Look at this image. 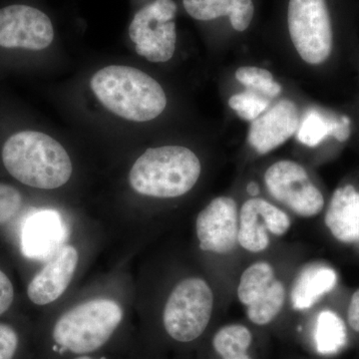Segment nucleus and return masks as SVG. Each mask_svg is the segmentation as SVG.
I'll list each match as a JSON object with an SVG mask.
<instances>
[{
	"label": "nucleus",
	"instance_id": "nucleus-1",
	"mask_svg": "<svg viewBox=\"0 0 359 359\" xmlns=\"http://www.w3.org/2000/svg\"><path fill=\"white\" fill-rule=\"evenodd\" d=\"M2 162L20 183L41 190L65 185L72 175V162L63 146L49 135L25 130L4 143Z\"/></svg>",
	"mask_w": 359,
	"mask_h": 359
},
{
	"label": "nucleus",
	"instance_id": "nucleus-2",
	"mask_svg": "<svg viewBox=\"0 0 359 359\" xmlns=\"http://www.w3.org/2000/svg\"><path fill=\"white\" fill-rule=\"evenodd\" d=\"M90 87L106 109L128 121H151L167 106L162 86L131 66H106L92 76Z\"/></svg>",
	"mask_w": 359,
	"mask_h": 359
},
{
	"label": "nucleus",
	"instance_id": "nucleus-3",
	"mask_svg": "<svg viewBox=\"0 0 359 359\" xmlns=\"http://www.w3.org/2000/svg\"><path fill=\"white\" fill-rule=\"evenodd\" d=\"M202 166L197 155L183 146L151 148L134 163L129 174L135 192L170 199L190 192L200 178Z\"/></svg>",
	"mask_w": 359,
	"mask_h": 359
},
{
	"label": "nucleus",
	"instance_id": "nucleus-4",
	"mask_svg": "<svg viewBox=\"0 0 359 359\" xmlns=\"http://www.w3.org/2000/svg\"><path fill=\"white\" fill-rule=\"evenodd\" d=\"M123 318L121 306L112 299H96L63 314L53 328V339L62 351L91 353L107 344Z\"/></svg>",
	"mask_w": 359,
	"mask_h": 359
},
{
	"label": "nucleus",
	"instance_id": "nucleus-5",
	"mask_svg": "<svg viewBox=\"0 0 359 359\" xmlns=\"http://www.w3.org/2000/svg\"><path fill=\"white\" fill-rule=\"evenodd\" d=\"M214 308V294L199 278L182 280L165 306L163 323L167 334L179 342H191L203 334Z\"/></svg>",
	"mask_w": 359,
	"mask_h": 359
},
{
	"label": "nucleus",
	"instance_id": "nucleus-6",
	"mask_svg": "<svg viewBox=\"0 0 359 359\" xmlns=\"http://www.w3.org/2000/svg\"><path fill=\"white\" fill-rule=\"evenodd\" d=\"M178 6L174 0H152L135 13L130 21L128 36L135 50L153 63H164L176 51V18Z\"/></svg>",
	"mask_w": 359,
	"mask_h": 359
},
{
	"label": "nucleus",
	"instance_id": "nucleus-7",
	"mask_svg": "<svg viewBox=\"0 0 359 359\" xmlns=\"http://www.w3.org/2000/svg\"><path fill=\"white\" fill-rule=\"evenodd\" d=\"M287 25L290 39L302 60L311 65L327 60L334 34L325 0H290Z\"/></svg>",
	"mask_w": 359,
	"mask_h": 359
},
{
	"label": "nucleus",
	"instance_id": "nucleus-8",
	"mask_svg": "<svg viewBox=\"0 0 359 359\" xmlns=\"http://www.w3.org/2000/svg\"><path fill=\"white\" fill-rule=\"evenodd\" d=\"M55 39L53 21L43 9L25 1L0 7V47L41 51Z\"/></svg>",
	"mask_w": 359,
	"mask_h": 359
},
{
	"label": "nucleus",
	"instance_id": "nucleus-9",
	"mask_svg": "<svg viewBox=\"0 0 359 359\" xmlns=\"http://www.w3.org/2000/svg\"><path fill=\"white\" fill-rule=\"evenodd\" d=\"M269 194L295 214L311 218L323 211L325 198L304 167L294 161L282 160L264 174Z\"/></svg>",
	"mask_w": 359,
	"mask_h": 359
},
{
	"label": "nucleus",
	"instance_id": "nucleus-10",
	"mask_svg": "<svg viewBox=\"0 0 359 359\" xmlns=\"http://www.w3.org/2000/svg\"><path fill=\"white\" fill-rule=\"evenodd\" d=\"M238 297L247 308L249 320L257 325L271 323L282 311L285 301V287L276 280L273 266L257 262L241 276Z\"/></svg>",
	"mask_w": 359,
	"mask_h": 359
},
{
	"label": "nucleus",
	"instance_id": "nucleus-11",
	"mask_svg": "<svg viewBox=\"0 0 359 359\" xmlns=\"http://www.w3.org/2000/svg\"><path fill=\"white\" fill-rule=\"evenodd\" d=\"M290 228L289 216L268 201L252 198L241 208L238 242L250 252H261L269 245V233L276 237Z\"/></svg>",
	"mask_w": 359,
	"mask_h": 359
},
{
	"label": "nucleus",
	"instance_id": "nucleus-12",
	"mask_svg": "<svg viewBox=\"0 0 359 359\" xmlns=\"http://www.w3.org/2000/svg\"><path fill=\"white\" fill-rule=\"evenodd\" d=\"M196 231L200 249L215 254H228L238 243V212L233 198L218 197L198 215Z\"/></svg>",
	"mask_w": 359,
	"mask_h": 359
},
{
	"label": "nucleus",
	"instance_id": "nucleus-13",
	"mask_svg": "<svg viewBox=\"0 0 359 359\" xmlns=\"http://www.w3.org/2000/svg\"><path fill=\"white\" fill-rule=\"evenodd\" d=\"M297 105L283 99L252 122L249 130L250 145L259 154H268L294 135L299 126Z\"/></svg>",
	"mask_w": 359,
	"mask_h": 359
},
{
	"label": "nucleus",
	"instance_id": "nucleus-14",
	"mask_svg": "<svg viewBox=\"0 0 359 359\" xmlns=\"http://www.w3.org/2000/svg\"><path fill=\"white\" fill-rule=\"evenodd\" d=\"M78 259L77 250L72 245H65L59 250L28 285L30 301L37 306H45L58 299L72 280Z\"/></svg>",
	"mask_w": 359,
	"mask_h": 359
},
{
	"label": "nucleus",
	"instance_id": "nucleus-15",
	"mask_svg": "<svg viewBox=\"0 0 359 359\" xmlns=\"http://www.w3.org/2000/svg\"><path fill=\"white\" fill-rule=\"evenodd\" d=\"M60 215L44 210L28 217L21 233V250L26 257L45 259L53 255L65 238Z\"/></svg>",
	"mask_w": 359,
	"mask_h": 359
},
{
	"label": "nucleus",
	"instance_id": "nucleus-16",
	"mask_svg": "<svg viewBox=\"0 0 359 359\" xmlns=\"http://www.w3.org/2000/svg\"><path fill=\"white\" fill-rule=\"evenodd\" d=\"M325 221L328 230L339 242H358L359 192L353 186L341 187L334 191Z\"/></svg>",
	"mask_w": 359,
	"mask_h": 359
},
{
	"label": "nucleus",
	"instance_id": "nucleus-17",
	"mask_svg": "<svg viewBox=\"0 0 359 359\" xmlns=\"http://www.w3.org/2000/svg\"><path fill=\"white\" fill-rule=\"evenodd\" d=\"M186 13L199 21H212L228 16L233 29L245 32L254 18L252 0H183Z\"/></svg>",
	"mask_w": 359,
	"mask_h": 359
},
{
	"label": "nucleus",
	"instance_id": "nucleus-18",
	"mask_svg": "<svg viewBox=\"0 0 359 359\" xmlns=\"http://www.w3.org/2000/svg\"><path fill=\"white\" fill-rule=\"evenodd\" d=\"M337 275L325 264H311L302 269L292 285L290 301L292 308L306 311L313 308L323 295L334 289Z\"/></svg>",
	"mask_w": 359,
	"mask_h": 359
},
{
	"label": "nucleus",
	"instance_id": "nucleus-19",
	"mask_svg": "<svg viewBox=\"0 0 359 359\" xmlns=\"http://www.w3.org/2000/svg\"><path fill=\"white\" fill-rule=\"evenodd\" d=\"M328 136L339 142L351 136V120L346 116L332 117L318 110H309L297 129V139L304 145L316 147Z\"/></svg>",
	"mask_w": 359,
	"mask_h": 359
},
{
	"label": "nucleus",
	"instance_id": "nucleus-20",
	"mask_svg": "<svg viewBox=\"0 0 359 359\" xmlns=\"http://www.w3.org/2000/svg\"><path fill=\"white\" fill-rule=\"evenodd\" d=\"M316 348L320 354L339 353L346 344V327L344 320L332 311H323L316 320Z\"/></svg>",
	"mask_w": 359,
	"mask_h": 359
},
{
	"label": "nucleus",
	"instance_id": "nucleus-21",
	"mask_svg": "<svg viewBox=\"0 0 359 359\" xmlns=\"http://www.w3.org/2000/svg\"><path fill=\"white\" fill-rule=\"evenodd\" d=\"M252 334L243 325H230L222 327L212 339V347L223 359H252L248 353Z\"/></svg>",
	"mask_w": 359,
	"mask_h": 359
},
{
	"label": "nucleus",
	"instance_id": "nucleus-22",
	"mask_svg": "<svg viewBox=\"0 0 359 359\" xmlns=\"http://www.w3.org/2000/svg\"><path fill=\"white\" fill-rule=\"evenodd\" d=\"M236 78L248 89L273 98L282 93V85L273 79V74L264 68L244 66L236 71Z\"/></svg>",
	"mask_w": 359,
	"mask_h": 359
},
{
	"label": "nucleus",
	"instance_id": "nucleus-23",
	"mask_svg": "<svg viewBox=\"0 0 359 359\" xmlns=\"http://www.w3.org/2000/svg\"><path fill=\"white\" fill-rule=\"evenodd\" d=\"M229 106L245 121H254L269 106V99L262 94L248 90L242 93L236 94L229 99Z\"/></svg>",
	"mask_w": 359,
	"mask_h": 359
},
{
	"label": "nucleus",
	"instance_id": "nucleus-24",
	"mask_svg": "<svg viewBox=\"0 0 359 359\" xmlns=\"http://www.w3.org/2000/svg\"><path fill=\"white\" fill-rule=\"evenodd\" d=\"M22 196L13 186L0 184V226L6 224L20 211Z\"/></svg>",
	"mask_w": 359,
	"mask_h": 359
},
{
	"label": "nucleus",
	"instance_id": "nucleus-25",
	"mask_svg": "<svg viewBox=\"0 0 359 359\" xmlns=\"http://www.w3.org/2000/svg\"><path fill=\"white\" fill-rule=\"evenodd\" d=\"M20 337L11 325L0 323V359H14Z\"/></svg>",
	"mask_w": 359,
	"mask_h": 359
},
{
	"label": "nucleus",
	"instance_id": "nucleus-26",
	"mask_svg": "<svg viewBox=\"0 0 359 359\" xmlns=\"http://www.w3.org/2000/svg\"><path fill=\"white\" fill-rule=\"evenodd\" d=\"M14 299L13 283L0 269V316L8 311Z\"/></svg>",
	"mask_w": 359,
	"mask_h": 359
},
{
	"label": "nucleus",
	"instance_id": "nucleus-27",
	"mask_svg": "<svg viewBox=\"0 0 359 359\" xmlns=\"http://www.w3.org/2000/svg\"><path fill=\"white\" fill-rule=\"evenodd\" d=\"M347 320L354 332L359 334V289L351 297L347 311Z\"/></svg>",
	"mask_w": 359,
	"mask_h": 359
},
{
	"label": "nucleus",
	"instance_id": "nucleus-28",
	"mask_svg": "<svg viewBox=\"0 0 359 359\" xmlns=\"http://www.w3.org/2000/svg\"><path fill=\"white\" fill-rule=\"evenodd\" d=\"M247 190L248 193H249L252 197H256V196L259 195V185H257V183H254V182H252V183L249 184Z\"/></svg>",
	"mask_w": 359,
	"mask_h": 359
},
{
	"label": "nucleus",
	"instance_id": "nucleus-29",
	"mask_svg": "<svg viewBox=\"0 0 359 359\" xmlns=\"http://www.w3.org/2000/svg\"><path fill=\"white\" fill-rule=\"evenodd\" d=\"M76 359H92V358H88V356L83 355V356H80V358H78Z\"/></svg>",
	"mask_w": 359,
	"mask_h": 359
}]
</instances>
